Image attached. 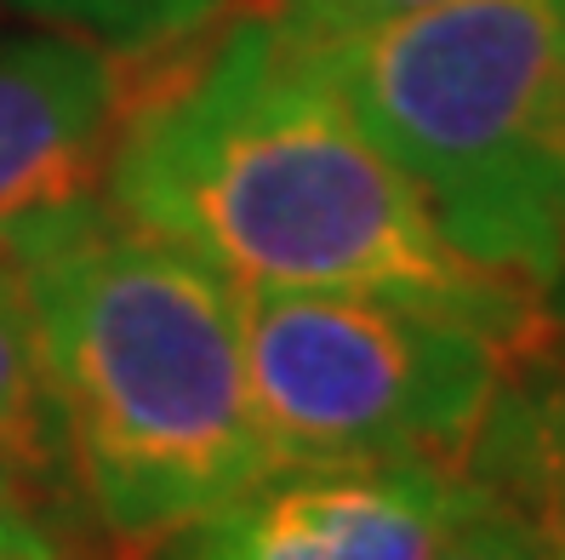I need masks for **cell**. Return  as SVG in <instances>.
<instances>
[{
  "mask_svg": "<svg viewBox=\"0 0 565 560\" xmlns=\"http://www.w3.org/2000/svg\"><path fill=\"white\" fill-rule=\"evenodd\" d=\"M109 207L189 246L235 286L354 292L446 315L509 360L554 344L537 286L486 270L423 207L269 12L235 18L138 86L109 138Z\"/></svg>",
  "mask_w": 565,
  "mask_h": 560,
  "instance_id": "obj_1",
  "label": "cell"
},
{
  "mask_svg": "<svg viewBox=\"0 0 565 560\" xmlns=\"http://www.w3.org/2000/svg\"><path fill=\"white\" fill-rule=\"evenodd\" d=\"M246 378L275 469L412 464L462 475L509 372L491 338L354 292L241 286Z\"/></svg>",
  "mask_w": 565,
  "mask_h": 560,
  "instance_id": "obj_4",
  "label": "cell"
},
{
  "mask_svg": "<svg viewBox=\"0 0 565 560\" xmlns=\"http://www.w3.org/2000/svg\"><path fill=\"white\" fill-rule=\"evenodd\" d=\"M428 560H548V554L520 515H509L503 504H491L486 492L469 486V504L457 509V520L446 526L440 549Z\"/></svg>",
  "mask_w": 565,
  "mask_h": 560,
  "instance_id": "obj_12",
  "label": "cell"
},
{
  "mask_svg": "<svg viewBox=\"0 0 565 560\" xmlns=\"http://www.w3.org/2000/svg\"><path fill=\"white\" fill-rule=\"evenodd\" d=\"M428 7H446V0H275L269 18L291 46L320 52V46H338L349 35H365L377 23L428 12Z\"/></svg>",
  "mask_w": 565,
  "mask_h": 560,
  "instance_id": "obj_11",
  "label": "cell"
},
{
  "mask_svg": "<svg viewBox=\"0 0 565 560\" xmlns=\"http://www.w3.org/2000/svg\"><path fill=\"white\" fill-rule=\"evenodd\" d=\"M548 309H554V315H565V281L554 286V298H548Z\"/></svg>",
  "mask_w": 565,
  "mask_h": 560,
  "instance_id": "obj_14",
  "label": "cell"
},
{
  "mask_svg": "<svg viewBox=\"0 0 565 560\" xmlns=\"http://www.w3.org/2000/svg\"><path fill=\"white\" fill-rule=\"evenodd\" d=\"M86 509L131 554L275 469L246 378L241 286L92 189L7 218Z\"/></svg>",
  "mask_w": 565,
  "mask_h": 560,
  "instance_id": "obj_2",
  "label": "cell"
},
{
  "mask_svg": "<svg viewBox=\"0 0 565 560\" xmlns=\"http://www.w3.org/2000/svg\"><path fill=\"white\" fill-rule=\"evenodd\" d=\"M462 480L520 515L548 560H565V360L554 344L509 360Z\"/></svg>",
  "mask_w": 565,
  "mask_h": 560,
  "instance_id": "obj_7",
  "label": "cell"
},
{
  "mask_svg": "<svg viewBox=\"0 0 565 560\" xmlns=\"http://www.w3.org/2000/svg\"><path fill=\"white\" fill-rule=\"evenodd\" d=\"M0 469L81 498L70 446H63V418L52 401V378H46L35 292H29V270L18 246L7 241V229H0Z\"/></svg>",
  "mask_w": 565,
  "mask_h": 560,
  "instance_id": "obj_8",
  "label": "cell"
},
{
  "mask_svg": "<svg viewBox=\"0 0 565 560\" xmlns=\"http://www.w3.org/2000/svg\"><path fill=\"white\" fill-rule=\"evenodd\" d=\"M126 549L97 526L75 492H52L0 469V560H120Z\"/></svg>",
  "mask_w": 565,
  "mask_h": 560,
  "instance_id": "obj_10",
  "label": "cell"
},
{
  "mask_svg": "<svg viewBox=\"0 0 565 560\" xmlns=\"http://www.w3.org/2000/svg\"><path fill=\"white\" fill-rule=\"evenodd\" d=\"M0 7L46 23L57 35H81L104 52L138 57L149 46L194 35L217 12V0H0Z\"/></svg>",
  "mask_w": 565,
  "mask_h": 560,
  "instance_id": "obj_9",
  "label": "cell"
},
{
  "mask_svg": "<svg viewBox=\"0 0 565 560\" xmlns=\"http://www.w3.org/2000/svg\"><path fill=\"white\" fill-rule=\"evenodd\" d=\"M126 104V57L81 35H0V223L86 194Z\"/></svg>",
  "mask_w": 565,
  "mask_h": 560,
  "instance_id": "obj_6",
  "label": "cell"
},
{
  "mask_svg": "<svg viewBox=\"0 0 565 560\" xmlns=\"http://www.w3.org/2000/svg\"><path fill=\"white\" fill-rule=\"evenodd\" d=\"M554 355L565 360V315H554Z\"/></svg>",
  "mask_w": 565,
  "mask_h": 560,
  "instance_id": "obj_13",
  "label": "cell"
},
{
  "mask_svg": "<svg viewBox=\"0 0 565 560\" xmlns=\"http://www.w3.org/2000/svg\"><path fill=\"white\" fill-rule=\"evenodd\" d=\"M469 480L412 464L269 469L241 498L154 543V560H428Z\"/></svg>",
  "mask_w": 565,
  "mask_h": 560,
  "instance_id": "obj_5",
  "label": "cell"
},
{
  "mask_svg": "<svg viewBox=\"0 0 565 560\" xmlns=\"http://www.w3.org/2000/svg\"><path fill=\"white\" fill-rule=\"evenodd\" d=\"M315 63L446 241L554 298L565 281V0H446L320 46Z\"/></svg>",
  "mask_w": 565,
  "mask_h": 560,
  "instance_id": "obj_3",
  "label": "cell"
}]
</instances>
